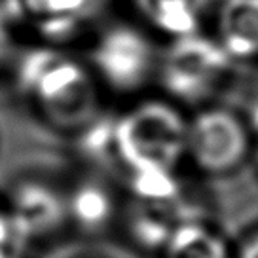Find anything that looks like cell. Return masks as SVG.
I'll return each mask as SVG.
<instances>
[{"instance_id": "cell-4", "label": "cell", "mask_w": 258, "mask_h": 258, "mask_svg": "<svg viewBox=\"0 0 258 258\" xmlns=\"http://www.w3.org/2000/svg\"><path fill=\"white\" fill-rule=\"evenodd\" d=\"M161 40L143 25L114 23L93 32L88 61L103 93L135 99L156 84Z\"/></svg>"}, {"instance_id": "cell-8", "label": "cell", "mask_w": 258, "mask_h": 258, "mask_svg": "<svg viewBox=\"0 0 258 258\" xmlns=\"http://www.w3.org/2000/svg\"><path fill=\"white\" fill-rule=\"evenodd\" d=\"M205 31L237 69H258V0H217Z\"/></svg>"}, {"instance_id": "cell-11", "label": "cell", "mask_w": 258, "mask_h": 258, "mask_svg": "<svg viewBox=\"0 0 258 258\" xmlns=\"http://www.w3.org/2000/svg\"><path fill=\"white\" fill-rule=\"evenodd\" d=\"M67 222L84 232H99L121 217V200L103 178H82L64 190Z\"/></svg>"}, {"instance_id": "cell-14", "label": "cell", "mask_w": 258, "mask_h": 258, "mask_svg": "<svg viewBox=\"0 0 258 258\" xmlns=\"http://www.w3.org/2000/svg\"><path fill=\"white\" fill-rule=\"evenodd\" d=\"M234 258H258V224L235 241Z\"/></svg>"}, {"instance_id": "cell-10", "label": "cell", "mask_w": 258, "mask_h": 258, "mask_svg": "<svg viewBox=\"0 0 258 258\" xmlns=\"http://www.w3.org/2000/svg\"><path fill=\"white\" fill-rule=\"evenodd\" d=\"M235 243L207 211L184 217L169 234L158 258H234Z\"/></svg>"}, {"instance_id": "cell-13", "label": "cell", "mask_w": 258, "mask_h": 258, "mask_svg": "<svg viewBox=\"0 0 258 258\" xmlns=\"http://www.w3.org/2000/svg\"><path fill=\"white\" fill-rule=\"evenodd\" d=\"M32 243L0 202V258H27Z\"/></svg>"}, {"instance_id": "cell-1", "label": "cell", "mask_w": 258, "mask_h": 258, "mask_svg": "<svg viewBox=\"0 0 258 258\" xmlns=\"http://www.w3.org/2000/svg\"><path fill=\"white\" fill-rule=\"evenodd\" d=\"M17 95L44 123L76 135L101 116V95L86 57L71 46L36 42L23 48L10 67Z\"/></svg>"}, {"instance_id": "cell-3", "label": "cell", "mask_w": 258, "mask_h": 258, "mask_svg": "<svg viewBox=\"0 0 258 258\" xmlns=\"http://www.w3.org/2000/svg\"><path fill=\"white\" fill-rule=\"evenodd\" d=\"M235 67L207 31L161 42L154 88L184 110L222 101Z\"/></svg>"}, {"instance_id": "cell-6", "label": "cell", "mask_w": 258, "mask_h": 258, "mask_svg": "<svg viewBox=\"0 0 258 258\" xmlns=\"http://www.w3.org/2000/svg\"><path fill=\"white\" fill-rule=\"evenodd\" d=\"M21 31L36 42L71 46L97 25L106 0H6Z\"/></svg>"}, {"instance_id": "cell-9", "label": "cell", "mask_w": 258, "mask_h": 258, "mask_svg": "<svg viewBox=\"0 0 258 258\" xmlns=\"http://www.w3.org/2000/svg\"><path fill=\"white\" fill-rule=\"evenodd\" d=\"M217 0H133L139 23L158 40H175L205 31Z\"/></svg>"}, {"instance_id": "cell-5", "label": "cell", "mask_w": 258, "mask_h": 258, "mask_svg": "<svg viewBox=\"0 0 258 258\" xmlns=\"http://www.w3.org/2000/svg\"><path fill=\"white\" fill-rule=\"evenodd\" d=\"M256 135L239 106L215 101L188 112L186 167L205 178L232 177L252 160Z\"/></svg>"}, {"instance_id": "cell-15", "label": "cell", "mask_w": 258, "mask_h": 258, "mask_svg": "<svg viewBox=\"0 0 258 258\" xmlns=\"http://www.w3.org/2000/svg\"><path fill=\"white\" fill-rule=\"evenodd\" d=\"M250 163L254 165V171H256V175H258V137H256V143H254V150H252V160H250Z\"/></svg>"}, {"instance_id": "cell-16", "label": "cell", "mask_w": 258, "mask_h": 258, "mask_svg": "<svg viewBox=\"0 0 258 258\" xmlns=\"http://www.w3.org/2000/svg\"><path fill=\"white\" fill-rule=\"evenodd\" d=\"M80 258H93V256H80Z\"/></svg>"}, {"instance_id": "cell-7", "label": "cell", "mask_w": 258, "mask_h": 258, "mask_svg": "<svg viewBox=\"0 0 258 258\" xmlns=\"http://www.w3.org/2000/svg\"><path fill=\"white\" fill-rule=\"evenodd\" d=\"M2 203L32 245L55 235L69 224L64 190L46 180L17 182Z\"/></svg>"}, {"instance_id": "cell-2", "label": "cell", "mask_w": 258, "mask_h": 258, "mask_svg": "<svg viewBox=\"0 0 258 258\" xmlns=\"http://www.w3.org/2000/svg\"><path fill=\"white\" fill-rule=\"evenodd\" d=\"M188 110L160 93H145L112 116L110 160L123 177L184 173Z\"/></svg>"}, {"instance_id": "cell-12", "label": "cell", "mask_w": 258, "mask_h": 258, "mask_svg": "<svg viewBox=\"0 0 258 258\" xmlns=\"http://www.w3.org/2000/svg\"><path fill=\"white\" fill-rule=\"evenodd\" d=\"M21 36L23 31L12 14L8 2L0 0V69H10L14 64L16 57L23 49L19 46Z\"/></svg>"}]
</instances>
